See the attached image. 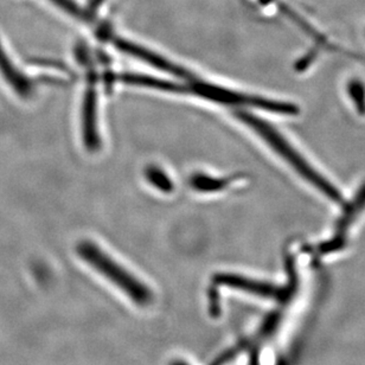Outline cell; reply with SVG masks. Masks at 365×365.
<instances>
[{"label":"cell","instance_id":"1","mask_svg":"<svg viewBox=\"0 0 365 365\" xmlns=\"http://www.w3.org/2000/svg\"><path fill=\"white\" fill-rule=\"evenodd\" d=\"M235 115L242 123H246L247 126H250L277 155H280L299 176L319 190L327 198L334 202H341V195L337 187L332 185L325 177L322 176L313 166L309 165V162L292 146L291 143L279 130L272 126L271 123L245 110H237Z\"/></svg>","mask_w":365,"mask_h":365},{"label":"cell","instance_id":"8","mask_svg":"<svg viewBox=\"0 0 365 365\" xmlns=\"http://www.w3.org/2000/svg\"><path fill=\"white\" fill-rule=\"evenodd\" d=\"M214 280L216 284H225L228 287L237 288V289L255 293L257 295L275 297L277 294V289L268 286V284H261L259 281L250 280L245 277H236V275L221 274V275L215 277Z\"/></svg>","mask_w":365,"mask_h":365},{"label":"cell","instance_id":"9","mask_svg":"<svg viewBox=\"0 0 365 365\" xmlns=\"http://www.w3.org/2000/svg\"><path fill=\"white\" fill-rule=\"evenodd\" d=\"M118 80L125 82L127 85L139 86V87H146V88L158 89V91H173V93H180L185 91L182 86L177 85L175 82L166 81L162 78H152L148 75L132 74L126 73L118 76Z\"/></svg>","mask_w":365,"mask_h":365},{"label":"cell","instance_id":"2","mask_svg":"<svg viewBox=\"0 0 365 365\" xmlns=\"http://www.w3.org/2000/svg\"><path fill=\"white\" fill-rule=\"evenodd\" d=\"M78 252L86 262H88L98 273L116 284V287L126 293L132 302L140 306L148 305L152 302L150 289L125 268L116 264L107 254L103 253L96 245L85 241L78 245Z\"/></svg>","mask_w":365,"mask_h":365},{"label":"cell","instance_id":"4","mask_svg":"<svg viewBox=\"0 0 365 365\" xmlns=\"http://www.w3.org/2000/svg\"><path fill=\"white\" fill-rule=\"evenodd\" d=\"M364 209L365 182L359 187L356 196L354 197V200L345 205L344 211H343V214H341V217L338 220L337 225H336V232H334V237L320 246V253H332V252L341 250V247L344 246L349 228L351 227L356 218L359 217Z\"/></svg>","mask_w":365,"mask_h":365},{"label":"cell","instance_id":"3","mask_svg":"<svg viewBox=\"0 0 365 365\" xmlns=\"http://www.w3.org/2000/svg\"><path fill=\"white\" fill-rule=\"evenodd\" d=\"M191 91L200 98H207L212 102H217L225 106H250L254 108L279 113L284 115H297L299 113L298 106L289 102L275 101L269 98H257L250 95L241 94L237 91L218 87V86L197 81L191 85Z\"/></svg>","mask_w":365,"mask_h":365},{"label":"cell","instance_id":"12","mask_svg":"<svg viewBox=\"0 0 365 365\" xmlns=\"http://www.w3.org/2000/svg\"><path fill=\"white\" fill-rule=\"evenodd\" d=\"M348 94L355 103L356 109L361 115H365V85L361 80H351L348 83Z\"/></svg>","mask_w":365,"mask_h":365},{"label":"cell","instance_id":"10","mask_svg":"<svg viewBox=\"0 0 365 365\" xmlns=\"http://www.w3.org/2000/svg\"><path fill=\"white\" fill-rule=\"evenodd\" d=\"M228 178H215L203 173H196L191 177L190 185L200 192H216L229 185Z\"/></svg>","mask_w":365,"mask_h":365},{"label":"cell","instance_id":"13","mask_svg":"<svg viewBox=\"0 0 365 365\" xmlns=\"http://www.w3.org/2000/svg\"><path fill=\"white\" fill-rule=\"evenodd\" d=\"M259 1H260L261 5L266 6V5H269L274 0H259Z\"/></svg>","mask_w":365,"mask_h":365},{"label":"cell","instance_id":"11","mask_svg":"<svg viewBox=\"0 0 365 365\" xmlns=\"http://www.w3.org/2000/svg\"><path fill=\"white\" fill-rule=\"evenodd\" d=\"M146 178L152 185L155 186L162 192H173V180H170L169 176L158 166H148L146 169Z\"/></svg>","mask_w":365,"mask_h":365},{"label":"cell","instance_id":"6","mask_svg":"<svg viewBox=\"0 0 365 365\" xmlns=\"http://www.w3.org/2000/svg\"><path fill=\"white\" fill-rule=\"evenodd\" d=\"M114 46L121 53H127L130 56L135 57L138 60L143 61L145 63L153 66L159 71H165L168 74L176 75L178 78H187L189 73L184 71L182 68L178 67L176 64L171 63L170 61L165 60L164 57L153 53L151 50L138 46L135 43L128 42L126 39L116 38L114 41Z\"/></svg>","mask_w":365,"mask_h":365},{"label":"cell","instance_id":"5","mask_svg":"<svg viewBox=\"0 0 365 365\" xmlns=\"http://www.w3.org/2000/svg\"><path fill=\"white\" fill-rule=\"evenodd\" d=\"M82 139L89 152L98 151L101 139L98 128V93L91 82L82 105Z\"/></svg>","mask_w":365,"mask_h":365},{"label":"cell","instance_id":"7","mask_svg":"<svg viewBox=\"0 0 365 365\" xmlns=\"http://www.w3.org/2000/svg\"><path fill=\"white\" fill-rule=\"evenodd\" d=\"M0 74L7 82V85L10 86L14 93L19 95L21 98H28L31 96L34 93L31 80L14 66L6 51L4 50L1 43H0Z\"/></svg>","mask_w":365,"mask_h":365}]
</instances>
